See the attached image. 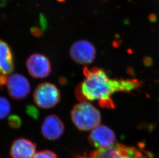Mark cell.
Segmentation results:
<instances>
[{"label": "cell", "mask_w": 159, "mask_h": 158, "mask_svg": "<svg viewBox=\"0 0 159 158\" xmlns=\"http://www.w3.org/2000/svg\"><path fill=\"white\" fill-rule=\"evenodd\" d=\"M90 158H147L140 149L117 143L108 148L97 149L90 154Z\"/></svg>", "instance_id": "4"}, {"label": "cell", "mask_w": 159, "mask_h": 158, "mask_svg": "<svg viewBox=\"0 0 159 158\" xmlns=\"http://www.w3.org/2000/svg\"><path fill=\"white\" fill-rule=\"evenodd\" d=\"M8 123L9 126L11 128H18L21 126V120L19 116L16 115H13L9 117Z\"/></svg>", "instance_id": "14"}, {"label": "cell", "mask_w": 159, "mask_h": 158, "mask_svg": "<svg viewBox=\"0 0 159 158\" xmlns=\"http://www.w3.org/2000/svg\"><path fill=\"white\" fill-rule=\"evenodd\" d=\"M36 148V143L29 139L20 138L12 142L9 154L12 158H33Z\"/></svg>", "instance_id": "10"}, {"label": "cell", "mask_w": 159, "mask_h": 158, "mask_svg": "<svg viewBox=\"0 0 159 158\" xmlns=\"http://www.w3.org/2000/svg\"><path fill=\"white\" fill-rule=\"evenodd\" d=\"M84 80L78 84L75 94L80 102L97 101L103 108H113L111 96L117 92H130L140 87L141 83L135 79H111L98 67L83 70Z\"/></svg>", "instance_id": "1"}, {"label": "cell", "mask_w": 159, "mask_h": 158, "mask_svg": "<svg viewBox=\"0 0 159 158\" xmlns=\"http://www.w3.org/2000/svg\"><path fill=\"white\" fill-rule=\"evenodd\" d=\"M11 103L4 97H0V120L6 118L11 112Z\"/></svg>", "instance_id": "12"}, {"label": "cell", "mask_w": 159, "mask_h": 158, "mask_svg": "<svg viewBox=\"0 0 159 158\" xmlns=\"http://www.w3.org/2000/svg\"><path fill=\"white\" fill-rule=\"evenodd\" d=\"M88 140L90 144L96 149L108 148L117 143L114 131L104 125H99L92 130Z\"/></svg>", "instance_id": "5"}, {"label": "cell", "mask_w": 159, "mask_h": 158, "mask_svg": "<svg viewBox=\"0 0 159 158\" xmlns=\"http://www.w3.org/2000/svg\"><path fill=\"white\" fill-rule=\"evenodd\" d=\"M33 98L38 107L50 109L60 102L61 94L55 85L45 82L38 85L34 92Z\"/></svg>", "instance_id": "3"}, {"label": "cell", "mask_w": 159, "mask_h": 158, "mask_svg": "<svg viewBox=\"0 0 159 158\" xmlns=\"http://www.w3.org/2000/svg\"><path fill=\"white\" fill-rule=\"evenodd\" d=\"M33 158H58V157L55 152L47 149L37 152Z\"/></svg>", "instance_id": "13"}, {"label": "cell", "mask_w": 159, "mask_h": 158, "mask_svg": "<svg viewBox=\"0 0 159 158\" xmlns=\"http://www.w3.org/2000/svg\"><path fill=\"white\" fill-rule=\"evenodd\" d=\"M28 72L33 78L43 79L51 72V64L48 57L40 54L30 55L26 62Z\"/></svg>", "instance_id": "7"}, {"label": "cell", "mask_w": 159, "mask_h": 158, "mask_svg": "<svg viewBox=\"0 0 159 158\" xmlns=\"http://www.w3.org/2000/svg\"><path fill=\"white\" fill-rule=\"evenodd\" d=\"M15 63L12 50L6 42L0 39V73L6 75L14 70Z\"/></svg>", "instance_id": "11"}, {"label": "cell", "mask_w": 159, "mask_h": 158, "mask_svg": "<svg viewBox=\"0 0 159 158\" xmlns=\"http://www.w3.org/2000/svg\"><path fill=\"white\" fill-rule=\"evenodd\" d=\"M59 2H63L65 1V0H58Z\"/></svg>", "instance_id": "17"}, {"label": "cell", "mask_w": 159, "mask_h": 158, "mask_svg": "<svg viewBox=\"0 0 159 158\" xmlns=\"http://www.w3.org/2000/svg\"><path fill=\"white\" fill-rule=\"evenodd\" d=\"M70 55L72 60L78 64H90L95 58L96 49L88 41L80 40L72 44L70 49Z\"/></svg>", "instance_id": "6"}, {"label": "cell", "mask_w": 159, "mask_h": 158, "mask_svg": "<svg viewBox=\"0 0 159 158\" xmlns=\"http://www.w3.org/2000/svg\"><path fill=\"white\" fill-rule=\"evenodd\" d=\"M65 125L57 115H48L42 123L41 131L45 139L57 140L61 138L65 132Z\"/></svg>", "instance_id": "9"}, {"label": "cell", "mask_w": 159, "mask_h": 158, "mask_svg": "<svg viewBox=\"0 0 159 158\" xmlns=\"http://www.w3.org/2000/svg\"><path fill=\"white\" fill-rule=\"evenodd\" d=\"M72 122L81 131L92 130L100 125V112L89 102H80L74 106L71 112Z\"/></svg>", "instance_id": "2"}, {"label": "cell", "mask_w": 159, "mask_h": 158, "mask_svg": "<svg viewBox=\"0 0 159 158\" xmlns=\"http://www.w3.org/2000/svg\"><path fill=\"white\" fill-rule=\"evenodd\" d=\"M74 158H90V157H88L87 156V155H86L85 154H84V155H77Z\"/></svg>", "instance_id": "16"}, {"label": "cell", "mask_w": 159, "mask_h": 158, "mask_svg": "<svg viewBox=\"0 0 159 158\" xmlns=\"http://www.w3.org/2000/svg\"><path fill=\"white\" fill-rule=\"evenodd\" d=\"M5 84L9 95L15 100L25 98L31 90L30 83L27 78L19 73H14L7 77Z\"/></svg>", "instance_id": "8"}, {"label": "cell", "mask_w": 159, "mask_h": 158, "mask_svg": "<svg viewBox=\"0 0 159 158\" xmlns=\"http://www.w3.org/2000/svg\"><path fill=\"white\" fill-rule=\"evenodd\" d=\"M32 34L36 36V37H39L42 34V31L40 29H38L37 27H33L32 29Z\"/></svg>", "instance_id": "15"}]
</instances>
